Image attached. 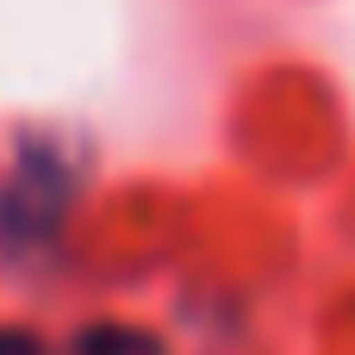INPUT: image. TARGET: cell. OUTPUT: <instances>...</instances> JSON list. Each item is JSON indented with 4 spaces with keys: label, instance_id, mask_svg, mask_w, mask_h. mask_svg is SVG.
<instances>
[{
    "label": "cell",
    "instance_id": "1",
    "mask_svg": "<svg viewBox=\"0 0 355 355\" xmlns=\"http://www.w3.org/2000/svg\"><path fill=\"white\" fill-rule=\"evenodd\" d=\"M69 168L50 144H31L6 175H0V243H44L56 225H62V206H69Z\"/></svg>",
    "mask_w": 355,
    "mask_h": 355
},
{
    "label": "cell",
    "instance_id": "2",
    "mask_svg": "<svg viewBox=\"0 0 355 355\" xmlns=\"http://www.w3.org/2000/svg\"><path fill=\"white\" fill-rule=\"evenodd\" d=\"M75 355H162V343L150 337V331H131V324H94Z\"/></svg>",
    "mask_w": 355,
    "mask_h": 355
},
{
    "label": "cell",
    "instance_id": "3",
    "mask_svg": "<svg viewBox=\"0 0 355 355\" xmlns=\"http://www.w3.org/2000/svg\"><path fill=\"white\" fill-rule=\"evenodd\" d=\"M0 355H44V343L31 331H0Z\"/></svg>",
    "mask_w": 355,
    "mask_h": 355
}]
</instances>
